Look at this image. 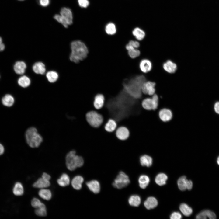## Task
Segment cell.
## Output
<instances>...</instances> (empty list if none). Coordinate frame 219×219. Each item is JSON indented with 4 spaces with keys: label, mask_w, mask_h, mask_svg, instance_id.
<instances>
[{
    "label": "cell",
    "mask_w": 219,
    "mask_h": 219,
    "mask_svg": "<svg viewBox=\"0 0 219 219\" xmlns=\"http://www.w3.org/2000/svg\"><path fill=\"white\" fill-rule=\"evenodd\" d=\"M145 77L143 75H139L126 81L123 85V90L130 96L136 99L141 98L142 95L141 86L146 81Z\"/></svg>",
    "instance_id": "cell-1"
},
{
    "label": "cell",
    "mask_w": 219,
    "mask_h": 219,
    "mask_svg": "<svg viewBox=\"0 0 219 219\" xmlns=\"http://www.w3.org/2000/svg\"><path fill=\"white\" fill-rule=\"evenodd\" d=\"M71 52L69 59L75 63H78L83 61L88 56L89 49L86 44L80 40H75L71 42Z\"/></svg>",
    "instance_id": "cell-2"
},
{
    "label": "cell",
    "mask_w": 219,
    "mask_h": 219,
    "mask_svg": "<svg viewBox=\"0 0 219 219\" xmlns=\"http://www.w3.org/2000/svg\"><path fill=\"white\" fill-rule=\"evenodd\" d=\"M25 137L27 144L32 148L39 147L43 141V137L34 126L30 127L27 129Z\"/></svg>",
    "instance_id": "cell-3"
},
{
    "label": "cell",
    "mask_w": 219,
    "mask_h": 219,
    "mask_svg": "<svg viewBox=\"0 0 219 219\" xmlns=\"http://www.w3.org/2000/svg\"><path fill=\"white\" fill-rule=\"evenodd\" d=\"M65 160L67 167L71 171L74 170L77 167L82 166L84 163L82 157L77 155L74 150L70 151L67 154Z\"/></svg>",
    "instance_id": "cell-4"
},
{
    "label": "cell",
    "mask_w": 219,
    "mask_h": 219,
    "mask_svg": "<svg viewBox=\"0 0 219 219\" xmlns=\"http://www.w3.org/2000/svg\"><path fill=\"white\" fill-rule=\"evenodd\" d=\"M85 117L88 123L93 127H98L103 123V116L96 110L88 112L86 114Z\"/></svg>",
    "instance_id": "cell-5"
},
{
    "label": "cell",
    "mask_w": 219,
    "mask_h": 219,
    "mask_svg": "<svg viewBox=\"0 0 219 219\" xmlns=\"http://www.w3.org/2000/svg\"><path fill=\"white\" fill-rule=\"evenodd\" d=\"M158 97L157 94H154L151 98H147L142 101L141 105L145 109L148 110H155L158 106Z\"/></svg>",
    "instance_id": "cell-6"
},
{
    "label": "cell",
    "mask_w": 219,
    "mask_h": 219,
    "mask_svg": "<svg viewBox=\"0 0 219 219\" xmlns=\"http://www.w3.org/2000/svg\"><path fill=\"white\" fill-rule=\"evenodd\" d=\"M130 183L128 176L124 172L120 171L114 180L113 186L118 189H121L127 186Z\"/></svg>",
    "instance_id": "cell-7"
},
{
    "label": "cell",
    "mask_w": 219,
    "mask_h": 219,
    "mask_svg": "<svg viewBox=\"0 0 219 219\" xmlns=\"http://www.w3.org/2000/svg\"><path fill=\"white\" fill-rule=\"evenodd\" d=\"M155 83L150 81H145L142 85L141 89L142 93L145 95L152 96L155 94Z\"/></svg>",
    "instance_id": "cell-8"
},
{
    "label": "cell",
    "mask_w": 219,
    "mask_h": 219,
    "mask_svg": "<svg viewBox=\"0 0 219 219\" xmlns=\"http://www.w3.org/2000/svg\"><path fill=\"white\" fill-rule=\"evenodd\" d=\"M177 184L179 189L184 191L187 189L190 190L193 187L192 182L186 179V176H183L180 177L178 180Z\"/></svg>",
    "instance_id": "cell-9"
},
{
    "label": "cell",
    "mask_w": 219,
    "mask_h": 219,
    "mask_svg": "<svg viewBox=\"0 0 219 219\" xmlns=\"http://www.w3.org/2000/svg\"><path fill=\"white\" fill-rule=\"evenodd\" d=\"M115 133L117 137L123 141L127 139L130 135V132L128 129L123 126L117 127L115 131Z\"/></svg>",
    "instance_id": "cell-10"
},
{
    "label": "cell",
    "mask_w": 219,
    "mask_h": 219,
    "mask_svg": "<svg viewBox=\"0 0 219 219\" xmlns=\"http://www.w3.org/2000/svg\"><path fill=\"white\" fill-rule=\"evenodd\" d=\"M158 116L163 122H167L172 118L173 114L172 111L167 108H163L159 111Z\"/></svg>",
    "instance_id": "cell-11"
},
{
    "label": "cell",
    "mask_w": 219,
    "mask_h": 219,
    "mask_svg": "<svg viewBox=\"0 0 219 219\" xmlns=\"http://www.w3.org/2000/svg\"><path fill=\"white\" fill-rule=\"evenodd\" d=\"M60 14L65 20L68 25L72 24L73 23V15L70 9L67 7L62 8Z\"/></svg>",
    "instance_id": "cell-12"
},
{
    "label": "cell",
    "mask_w": 219,
    "mask_h": 219,
    "mask_svg": "<svg viewBox=\"0 0 219 219\" xmlns=\"http://www.w3.org/2000/svg\"><path fill=\"white\" fill-rule=\"evenodd\" d=\"M105 100V96L102 94L98 93L95 96L93 104L96 110L101 109L104 106Z\"/></svg>",
    "instance_id": "cell-13"
},
{
    "label": "cell",
    "mask_w": 219,
    "mask_h": 219,
    "mask_svg": "<svg viewBox=\"0 0 219 219\" xmlns=\"http://www.w3.org/2000/svg\"><path fill=\"white\" fill-rule=\"evenodd\" d=\"M139 67L142 72L147 73L151 71L152 69V63L148 59H143L139 63Z\"/></svg>",
    "instance_id": "cell-14"
},
{
    "label": "cell",
    "mask_w": 219,
    "mask_h": 219,
    "mask_svg": "<svg viewBox=\"0 0 219 219\" xmlns=\"http://www.w3.org/2000/svg\"><path fill=\"white\" fill-rule=\"evenodd\" d=\"M207 218L210 219H215L216 216L213 211L205 210L199 213L196 216V218L197 219H206Z\"/></svg>",
    "instance_id": "cell-15"
},
{
    "label": "cell",
    "mask_w": 219,
    "mask_h": 219,
    "mask_svg": "<svg viewBox=\"0 0 219 219\" xmlns=\"http://www.w3.org/2000/svg\"><path fill=\"white\" fill-rule=\"evenodd\" d=\"M125 48L127 51L128 56L131 58H135L140 55L141 52L138 49L134 48L128 43L126 45Z\"/></svg>",
    "instance_id": "cell-16"
},
{
    "label": "cell",
    "mask_w": 219,
    "mask_h": 219,
    "mask_svg": "<svg viewBox=\"0 0 219 219\" xmlns=\"http://www.w3.org/2000/svg\"><path fill=\"white\" fill-rule=\"evenodd\" d=\"M86 185L89 189L94 193H99L100 189V185L99 182L96 180H92L86 182Z\"/></svg>",
    "instance_id": "cell-17"
},
{
    "label": "cell",
    "mask_w": 219,
    "mask_h": 219,
    "mask_svg": "<svg viewBox=\"0 0 219 219\" xmlns=\"http://www.w3.org/2000/svg\"><path fill=\"white\" fill-rule=\"evenodd\" d=\"M117 127L116 121L113 119H109L104 125L105 130L109 132L115 131Z\"/></svg>",
    "instance_id": "cell-18"
},
{
    "label": "cell",
    "mask_w": 219,
    "mask_h": 219,
    "mask_svg": "<svg viewBox=\"0 0 219 219\" xmlns=\"http://www.w3.org/2000/svg\"><path fill=\"white\" fill-rule=\"evenodd\" d=\"M163 68L167 72L169 73H173L176 71L177 66L176 63L170 60L165 62L163 65Z\"/></svg>",
    "instance_id": "cell-19"
},
{
    "label": "cell",
    "mask_w": 219,
    "mask_h": 219,
    "mask_svg": "<svg viewBox=\"0 0 219 219\" xmlns=\"http://www.w3.org/2000/svg\"><path fill=\"white\" fill-rule=\"evenodd\" d=\"M26 68V65L23 61H19L16 62L14 65L13 68L16 73L19 75L23 74Z\"/></svg>",
    "instance_id": "cell-20"
},
{
    "label": "cell",
    "mask_w": 219,
    "mask_h": 219,
    "mask_svg": "<svg viewBox=\"0 0 219 219\" xmlns=\"http://www.w3.org/2000/svg\"><path fill=\"white\" fill-rule=\"evenodd\" d=\"M32 69L35 73L40 75L44 74L46 71L45 64L41 62L35 63L32 66Z\"/></svg>",
    "instance_id": "cell-21"
},
{
    "label": "cell",
    "mask_w": 219,
    "mask_h": 219,
    "mask_svg": "<svg viewBox=\"0 0 219 219\" xmlns=\"http://www.w3.org/2000/svg\"><path fill=\"white\" fill-rule=\"evenodd\" d=\"M84 179L81 176L78 175L74 177L71 181L72 187L77 190H80L82 188Z\"/></svg>",
    "instance_id": "cell-22"
},
{
    "label": "cell",
    "mask_w": 219,
    "mask_h": 219,
    "mask_svg": "<svg viewBox=\"0 0 219 219\" xmlns=\"http://www.w3.org/2000/svg\"><path fill=\"white\" fill-rule=\"evenodd\" d=\"M50 185L49 181L46 180L42 177L38 179L33 185L35 188L43 189L47 187Z\"/></svg>",
    "instance_id": "cell-23"
},
{
    "label": "cell",
    "mask_w": 219,
    "mask_h": 219,
    "mask_svg": "<svg viewBox=\"0 0 219 219\" xmlns=\"http://www.w3.org/2000/svg\"><path fill=\"white\" fill-rule=\"evenodd\" d=\"M158 204L157 199L153 197H149L144 202V205L146 208L149 210L155 207Z\"/></svg>",
    "instance_id": "cell-24"
},
{
    "label": "cell",
    "mask_w": 219,
    "mask_h": 219,
    "mask_svg": "<svg viewBox=\"0 0 219 219\" xmlns=\"http://www.w3.org/2000/svg\"><path fill=\"white\" fill-rule=\"evenodd\" d=\"M58 184L61 187H65L69 185L70 179L68 175L66 173H63L59 178L57 180Z\"/></svg>",
    "instance_id": "cell-25"
},
{
    "label": "cell",
    "mask_w": 219,
    "mask_h": 219,
    "mask_svg": "<svg viewBox=\"0 0 219 219\" xmlns=\"http://www.w3.org/2000/svg\"><path fill=\"white\" fill-rule=\"evenodd\" d=\"M140 161L141 165L147 167L151 166L152 163V158L147 155L141 156L140 158Z\"/></svg>",
    "instance_id": "cell-26"
},
{
    "label": "cell",
    "mask_w": 219,
    "mask_h": 219,
    "mask_svg": "<svg viewBox=\"0 0 219 219\" xmlns=\"http://www.w3.org/2000/svg\"><path fill=\"white\" fill-rule=\"evenodd\" d=\"M2 104L5 106L10 107L12 106L14 103V99L11 95L6 94L2 99Z\"/></svg>",
    "instance_id": "cell-27"
},
{
    "label": "cell",
    "mask_w": 219,
    "mask_h": 219,
    "mask_svg": "<svg viewBox=\"0 0 219 219\" xmlns=\"http://www.w3.org/2000/svg\"><path fill=\"white\" fill-rule=\"evenodd\" d=\"M39 196L43 199L49 200L52 197V193L50 190L44 188L41 189L38 192Z\"/></svg>",
    "instance_id": "cell-28"
},
{
    "label": "cell",
    "mask_w": 219,
    "mask_h": 219,
    "mask_svg": "<svg viewBox=\"0 0 219 219\" xmlns=\"http://www.w3.org/2000/svg\"><path fill=\"white\" fill-rule=\"evenodd\" d=\"M168 179V176L165 173H161L158 174L155 178V182L160 186H162L166 184Z\"/></svg>",
    "instance_id": "cell-29"
},
{
    "label": "cell",
    "mask_w": 219,
    "mask_h": 219,
    "mask_svg": "<svg viewBox=\"0 0 219 219\" xmlns=\"http://www.w3.org/2000/svg\"><path fill=\"white\" fill-rule=\"evenodd\" d=\"M179 208L182 214L187 217L190 216L193 212L192 208L185 203H181L179 206Z\"/></svg>",
    "instance_id": "cell-30"
},
{
    "label": "cell",
    "mask_w": 219,
    "mask_h": 219,
    "mask_svg": "<svg viewBox=\"0 0 219 219\" xmlns=\"http://www.w3.org/2000/svg\"><path fill=\"white\" fill-rule=\"evenodd\" d=\"M150 182L149 177L146 175H141L139 177L138 182L140 187L142 189L145 188Z\"/></svg>",
    "instance_id": "cell-31"
},
{
    "label": "cell",
    "mask_w": 219,
    "mask_h": 219,
    "mask_svg": "<svg viewBox=\"0 0 219 219\" xmlns=\"http://www.w3.org/2000/svg\"><path fill=\"white\" fill-rule=\"evenodd\" d=\"M19 85L23 88H26L28 87L31 83L30 78L26 75H23L20 77L18 80Z\"/></svg>",
    "instance_id": "cell-32"
},
{
    "label": "cell",
    "mask_w": 219,
    "mask_h": 219,
    "mask_svg": "<svg viewBox=\"0 0 219 219\" xmlns=\"http://www.w3.org/2000/svg\"><path fill=\"white\" fill-rule=\"evenodd\" d=\"M128 203L131 206L137 207L141 203V199L140 197L137 195H133L129 198Z\"/></svg>",
    "instance_id": "cell-33"
},
{
    "label": "cell",
    "mask_w": 219,
    "mask_h": 219,
    "mask_svg": "<svg viewBox=\"0 0 219 219\" xmlns=\"http://www.w3.org/2000/svg\"><path fill=\"white\" fill-rule=\"evenodd\" d=\"M132 34L138 40H142L145 37V35L144 32L138 27L136 28L133 30Z\"/></svg>",
    "instance_id": "cell-34"
},
{
    "label": "cell",
    "mask_w": 219,
    "mask_h": 219,
    "mask_svg": "<svg viewBox=\"0 0 219 219\" xmlns=\"http://www.w3.org/2000/svg\"><path fill=\"white\" fill-rule=\"evenodd\" d=\"M24 192V188L22 184L19 182L16 183L13 189L14 194L17 196H20L23 195Z\"/></svg>",
    "instance_id": "cell-35"
},
{
    "label": "cell",
    "mask_w": 219,
    "mask_h": 219,
    "mask_svg": "<svg viewBox=\"0 0 219 219\" xmlns=\"http://www.w3.org/2000/svg\"><path fill=\"white\" fill-rule=\"evenodd\" d=\"M46 77L48 81L49 82L54 83L58 79V75L56 71H50L47 73Z\"/></svg>",
    "instance_id": "cell-36"
},
{
    "label": "cell",
    "mask_w": 219,
    "mask_h": 219,
    "mask_svg": "<svg viewBox=\"0 0 219 219\" xmlns=\"http://www.w3.org/2000/svg\"><path fill=\"white\" fill-rule=\"evenodd\" d=\"M35 214L40 217H44L47 215V211L45 205L42 203L41 205L39 207L36 208L35 210Z\"/></svg>",
    "instance_id": "cell-37"
},
{
    "label": "cell",
    "mask_w": 219,
    "mask_h": 219,
    "mask_svg": "<svg viewBox=\"0 0 219 219\" xmlns=\"http://www.w3.org/2000/svg\"><path fill=\"white\" fill-rule=\"evenodd\" d=\"M106 33L108 35H113L116 32V28L114 24L113 23H109L105 27Z\"/></svg>",
    "instance_id": "cell-38"
},
{
    "label": "cell",
    "mask_w": 219,
    "mask_h": 219,
    "mask_svg": "<svg viewBox=\"0 0 219 219\" xmlns=\"http://www.w3.org/2000/svg\"><path fill=\"white\" fill-rule=\"evenodd\" d=\"M54 18L58 22L62 24L65 28L68 27V25L60 14H55L54 16Z\"/></svg>",
    "instance_id": "cell-39"
},
{
    "label": "cell",
    "mask_w": 219,
    "mask_h": 219,
    "mask_svg": "<svg viewBox=\"0 0 219 219\" xmlns=\"http://www.w3.org/2000/svg\"><path fill=\"white\" fill-rule=\"evenodd\" d=\"M42 203L38 198H34L31 200V205L32 207L36 209L40 207Z\"/></svg>",
    "instance_id": "cell-40"
},
{
    "label": "cell",
    "mask_w": 219,
    "mask_h": 219,
    "mask_svg": "<svg viewBox=\"0 0 219 219\" xmlns=\"http://www.w3.org/2000/svg\"><path fill=\"white\" fill-rule=\"evenodd\" d=\"M78 2L79 5L82 8H86L89 5L88 0H78Z\"/></svg>",
    "instance_id": "cell-41"
},
{
    "label": "cell",
    "mask_w": 219,
    "mask_h": 219,
    "mask_svg": "<svg viewBox=\"0 0 219 219\" xmlns=\"http://www.w3.org/2000/svg\"><path fill=\"white\" fill-rule=\"evenodd\" d=\"M170 218L171 219H180L182 216L181 214L178 212H174L171 214Z\"/></svg>",
    "instance_id": "cell-42"
},
{
    "label": "cell",
    "mask_w": 219,
    "mask_h": 219,
    "mask_svg": "<svg viewBox=\"0 0 219 219\" xmlns=\"http://www.w3.org/2000/svg\"><path fill=\"white\" fill-rule=\"evenodd\" d=\"M128 43L135 48H138L140 47V44L139 42L136 41L130 40L129 41Z\"/></svg>",
    "instance_id": "cell-43"
},
{
    "label": "cell",
    "mask_w": 219,
    "mask_h": 219,
    "mask_svg": "<svg viewBox=\"0 0 219 219\" xmlns=\"http://www.w3.org/2000/svg\"><path fill=\"white\" fill-rule=\"evenodd\" d=\"M39 4L42 7H46L50 3V0H39Z\"/></svg>",
    "instance_id": "cell-44"
},
{
    "label": "cell",
    "mask_w": 219,
    "mask_h": 219,
    "mask_svg": "<svg viewBox=\"0 0 219 219\" xmlns=\"http://www.w3.org/2000/svg\"><path fill=\"white\" fill-rule=\"evenodd\" d=\"M214 109L215 112L219 114V101L215 103Z\"/></svg>",
    "instance_id": "cell-45"
},
{
    "label": "cell",
    "mask_w": 219,
    "mask_h": 219,
    "mask_svg": "<svg viewBox=\"0 0 219 219\" xmlns=\"http://www.w3.org/2000/svg\"><path fill=\"white\" fill-rule=\"evenodd\" d=\"M42 177L46 180L49 181L51 179L50 176L45 172H43V173L42 176Z\"/></svg>",
    "instance_id": "cell-46"
},
{
    "label": "cell",
    "mask_w": 219,
    "mask_h": 219,
    "mask_svg": "<svg viewBox=\"0 0 219 219\" xmlns=\"http://www.w3.org/2000/svg\"><path fill=\"white\" fill-rule=\"evenodd\" d=\"M5 48V46L2 43V38L0 36V51H3Z\"/></svg>",
    "instance_id": "cell-47"
},
{
    "label": "cell",
    "mask_w": 219,
    "mask_h": 219,
    "mask_svg": "<svg viewBox=\"0 0 219 219\" xmlns=\"http://www.w3.org/2000/svg\"><path fill=\"white\" fill-rule=\"evenodd\" d=\"M4 151V148L2 144L0 143V155L2 154Z\"/></svg>",
    "instance_id": "cell-48"
},
{
    "label": "cell",
    "mask_w": 219,
    "mask_h": 219,
    "mask_svg": "<svg viewBox=\"0 0 219 219\" xmlns=\"http://www.w3.org/2000/svg\"><path fill=\"white\" fill-rule=\"evenodd\" d=\"M217 162L218 165H219V156L217 158Z\"/></svg>",
    "instance_id": "cell-49"
},
{
    "label": "cell",
    "mask_w": 219,
    "mask_h": 219,
    "mask_svg": "<svg viewBox=\"0 0 219 219\" xmlns=\"http://www.w3.org/2000/svg\"><path fill=\"white\" fill-rule=\"evenodd\" d=\"M99 109L97 110V112H98L99 113ZM107 121H106V120H103V122H104V123H106Z\"/></svg>",
    "instance_id": "cell-50"
},
{
    "label": "cell",
    "mask_w": 219,
    "mask_h": 219,
    "mask_svg": "<svg viewBox=\"0 0 219 219\" xmlns=\"http://www.w3.org/2000/svg\"><path fill=\"white\" fill-rule=\"evenodd\" d=\"M18 0L21 1H24V0Z\"/></svg>",
    "instance_id": "cell-51"
}]
</instances>
